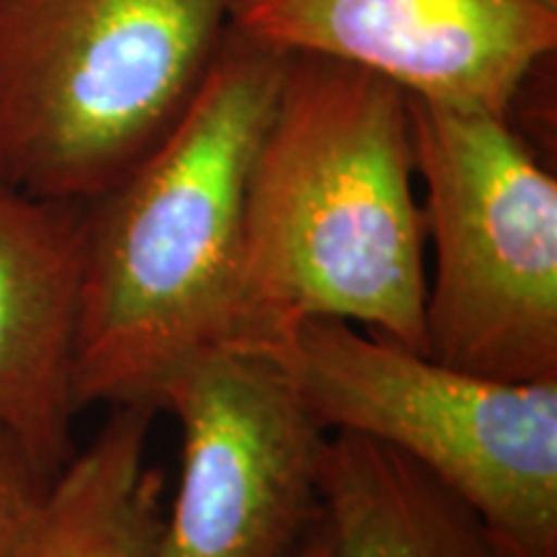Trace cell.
I'll return each instance as SVG.
<instances>
[{
	"mask_svg": "<svg viewBox=\"0 0 557 557\" xmlns=\"http://www.w3.org/2000/svg\"><path fill=\"white\" fill-rule=\"evenodd\" d=\"M284 67L243 37L222 45L169 135L81 205V410L158 406L171 374L233 341L250 173Z\"/></svg>",
	"mask_w": 557,
	"mask_h": 557,
	"instance_id": "6da1fadb",
	"label": "cell"
},
{
	"mask_svg": "<svg viewBox=\"0 0 557 557\" xmlns=\"http://www.w3.org/2000/svg\"><path fill=\"white\" fill-rule=\"evenodd\" d=\"M408 96L364 70L287 58L250 173L235 329L261 348L310 318L426 354V233Z\"/></svg>",
	"mask_w": 557,
	"mask_h": 557,
	"instance_id": "7a4b0ae2",
	"label": "cell"
},
{
	"mask_svg": "<svg viewBox=\"0 0 557 557\" xmlns=\"http://www.w3.org/2000/svg\"><path fill=\"white\" fill-rule=\"evenodd\" d=\"M230 0H0V184L86 205L173 129Z\"/></svg>",
	"mask_w": 557,
	"mask_h": 557,
	"instance_id": "3957f363",
	"label": "cell"
},
{
	"mask_svg": "<svg viewBox=\"0 0 557 557\" xmlns=\"http://www.w3.org/2000/svg\"><path fill=\"white\" fill-rule=\"evenodd\" d=\"M246 351L325 434L410 459L475 508L511 557H557V380L480 377L333 318Z\"/></svg>",
	"mask_w": 557,
	"mask_h": 557,
	"instance_id": "277c9868",
	"label": "cell"
},
{
	"mask_svg": "<svg viewBox=\"0 0 557 557\" xmlns=\"http://www.w3.org/2000/svg\"><path fill=\"white\" fill-rule=\"evenodd\" d=\"M426 250V354L557 380V181L508 116L408 99Z\"/></svg>",
	"mask_w": 557,
	"mask_h": 557,
	"instance_id": "5b68a950",
	"label": "cell"
},
{
	"mask_svg": "<svg viewBox=\"0 0 557 557\" xmlns=\"http://www.w3.org/2000/svg\"><path fill=\"white\" fill-rule=\"evenodd\" d=\"M181 426L163 557H297L323 519L325 434L259 354L220 346L160 387Z\"/></svg>",
	"mask_w": 557,
	"mask_h": 557,
	"instance_id": "8992f818",
	"label": "cell"
},
{
	"mask_svg": "<svg viewBox=\"0 0 557 557\" xmlns=\"http://www.w3.org/2000/svg\"><path fill=\"white\" fill-rule=\"evenodd\" d=\"M238 37L393 83L408 99L508 116L557 45L553 0H230Z\"/></svg>",
	"mask_w": 557,
	"mask_h": 557,
	"instance_id": "52a82bcc",
	"label": "cell"
},
{
	"mask_svg": "<svg viewBox=\"0 0 557 557\" xmlns=\"http://www.w3.org/2000/svg\"><path fill=\"white\" fill-rule=\"evenodd\" d=\"M81 205L0 184V438L54 475L75 451Z\"/></svg>",
	"mask_w": 557,
	"mask_h": 557,
	"instance_id": "ba28073f",
	"label": "cell"
},
{
	"mask_svg": "<svg viewBox=\"0 0 557 557\" xmlns=\"http://www.w3.org/2000/svg\"><path fill=\"white\" fill-rule=\"evenodd\" d=\"M320 500L329 557H511L475 508L369 438L329 434Z\"/></svg>",
	"mask_w": 557,
	"mask_h": 557,
	"instance_id": "9c48e42d",
	"label": "cell"
},
{
	"mask_svg": "<svg viewBox=\"0 0 557 557\" xmlns=\"http://www.w3.org/2000/svg\"><path fill=\"white\" fill-rule=\"evenodd\" d=\"M158 406L122 403L54 472L29 557H163L165 472L148 459Z\"/></svg>",
	"mask_w": 557,
	"mask_h": 557,
	"instance_id": "30bf717a",
	"label": "cell"
},
{
	"mask_svg": "<svg viewBox=\"0 0 557 557\" xmlns=\"http://www.w3.org/2000/svg\"><path fill=\"white\" fill-rule=\"evenodd\" d=\"M50 475L0 438V557H29Z\"/></svg>",
	"mask_w": 557,
	"mask_h": 557,
	"instance_id": "8fae6325",
	"label": "cell"
},
{
	"mask_svg": "<svg viewBox=\"0 0 557 557\" xmlns=\"http://www.w3.org/2000/svg\"><path fill=\"white\" fill-rule=\"evenodd\" d=\"M297 557H329V540H325L323 519H320V527L312 532V537L305 542V547L299 549Z\"/></svg>",
	"mask_w": 557,
	"mask_h": 557,
	"instance_id": "7c38bea8",
	"label": "cell"
},
{
	"mask_svg": "<svg viewBox=\"0 0 557 557\" xmlns=\"http://www.w3.org/2000/svg\"><path fill=\"white\" fill-rule=\"evenodd\" d=\"M553 3H557V0H553Z\"/></svg>",
	"mask_w": 557,
	"mask_h": 557,
	"instance_id": "4fadbf2b",
	"label": "cell"
}]
</instances>
